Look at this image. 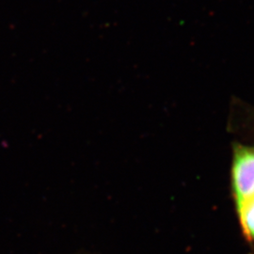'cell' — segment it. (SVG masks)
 Segmentation results:
<instances>
[{"mask_svg":"<svg viewBox=\"0 0 254 254\" xmlns=\"http://www.w3.org/2000/svg\"><path fill=\"white\" fill-rule=\"evenodd\" d=\"M233 189L236 200L254 192V147L236 146L232 168Z\"/></svg>","mask_w":254,"mask_h":254,"instance_id":"obj_1","label":"cell"},{"mask_svg":"<svg viewBox=\"0 0 254 254\" xmlns=\"http://www.w3.org/2000/svg\"><path fill=\"white\" fill-rule=\"evenodd\" d=\"M236 201L237 212L244 230L254 241V193Z\"/></svg>","mask_w":254,"mask_h":254,"instance_id":"obj_2","label":"cell"}]
</instances>
